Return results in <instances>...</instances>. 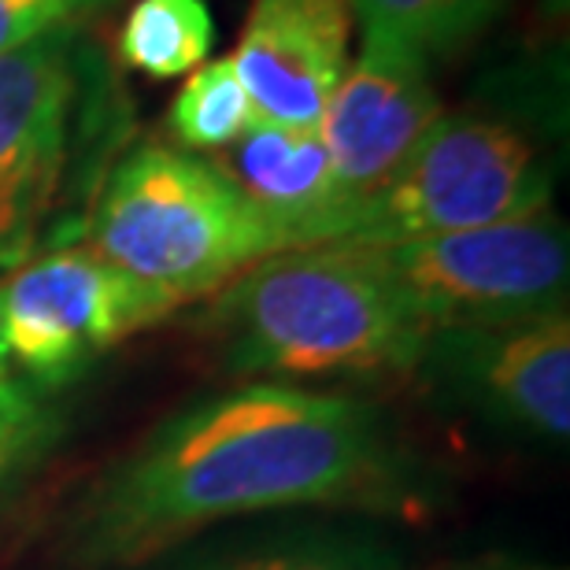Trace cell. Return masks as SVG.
<instances>
[{
    "label": "cell",
    "instance_id": "1",
    "mask_svg": "<svg viewBox=\"0 0 570 570\" xmlns=\"http://www.w3.org/2000/svg\"><path fill=\"white\" fill-rule=\"evenodd\" d=\"M415 452L379 404L245 382L153 426L60 522L67 570H134L215 527L282 511L401 515L423 504Z\"/></svg>",
    "mask_w": 570,
    "mask_h": 570
},
{
    "label": "cell",
    "instance_id": "2",
    "mask_svg": "<svg viewBox=\"0 0 570 570\" xmlns=\"http://www.w3.org/2000/svg\"><path fill=\"white\" fill-rule=\"evenodd\" d=\"M204 330L248 382L401 379L430 330L360 245L285 248L212 293Z\"/></svg>",
    "mask_w": 570,
    "mask_h": 570
},
{
    "label": "cell",
    "instance_id": "3",
    "mask_svg": "<svg viewBox=\"0 0 570 570\" xmlns=\"http://www.w3.org/2000/svg\"><path fill=\"white\" fill-rule=\"evenodd\" d=\"M86 245L178 304L204 301L289 248L282 226L215 159L156 141L130 148L108 170L86 223Z\"/></svg>",
    "mask_w": 570,
    "mask_h": 570
},
{
    "label": "cell",
    "instance_id": "4",
    "mask_svg": "<svg viewBox=\"0 0 570 570\" xmlns=\"http://www.w3.org/2000/svg\"><path fill=\"white\" fill-rule=\"evenodd\" d=\"M111 119L108 60L82 30H60L0 56V278L30 259Z\"/></svg>",
    "mask_w": 570,
    "mask_h": 570
},
{
    "label": "cell",
    "instance_id": "5",
    "mask_svg": "<svg viewBox=\"0 0 570 570\" xmlns=\"http://www.w3.org/2000/svg\"><path fill=\"white\" fill-rule=\"evenodd\" d=\"M552 204V167L527 130L497 116H441L404 164L363 197L337 245H390L493 226Z\"/></svg>",
    "mask_w": 570,
    "mask_h": 570
},
{
    "label": "cell",
    "instance_id": "6",
    "mask_svg": "<svg viewBox=\"0 0 570 570\" xmlns=\"http://www.w3.org/2000/svg\"><path fill=\"white\" fill-rule=\"evenodd\" d=\"M360 248L430 334L567 312L570 242L552 208L474 230Z\"/></svg>",
    "mask_w": 570,
    "mask_h": 570
},
{
    "label": "cell",
    "instance_id": "7",
    "mask_svg": "<svg viewBox=\"0 0 570 570\" xmlns=\"http://www.w3.org/2000/svg\"><path fill=\"white\" fill-rule=\"evenodd\" d=\"M175 296L122 275L86 242L30 256L0 278V334L22 379L56 390L97 356L156 326Z\"/></svg>",
    "mask_w": 570,
    "mask_h": 570
},
{
    "label": "cell",
    "instance_id": "8",
    "mask_svg": "<svg viewBox=\"0 0 570 570\" xmlns=\"http://www.w3.org/2000/svg\"><path fill=\"white\" fill-rule=\"evenodd\" d=\"M419 367L489 423L563 444L570 433V318L549 312L504 326L433 330Z\"/></svg>",
    "mask_w": 570,
    "mask_h": 570
},
{
    "label": "cell",
    "instance_id": "9",
    "mask_svg": "<svg viewBox=\"0 0 570 570\" xmlns=\"http://www.w3.org/2000/svg\"><path fill=\"white\" fill-rule=\"evenodd\" d=\"M438 119L441 100L426 56L385 38H363L318 122L348 215L404 164Z\"/></svg>",
    "mask_w": 570,
    "mask_h": 570
},
{
    "label": "cell",
    "instance_id": "10",
    "mask_svg": "<svg viewBox=\"0 0 570 570\" xmlns=\"http://www.w3.org/2000/svg\"><path fill=\"white\" fill-rule=\"evenodd\" d=\"M352 27V0H253L230 60L256 116L275 127L318 130L348 67Z\"/></svg>",
    "mask_w": 570,
    "mask_h": 570
},
{
    "label": "cell",
    "instance_id": "11",
    "mask_svg": "<svg viewBox=\"0 0 570 570\" xmlns=\"http://www.w3.org/2000/svg\"><path fill=\"white\" fill-rule=\"evenodd\" d=\"M234 186L282 226L289 248L337 245L345 237L348 204L318 130L275 127L259 119L242 141L215 159Z\"/></svg>",
    "mask_w": 570,
    "mask_h": 570
},
{
    "label": "cell",
    "instance_id": "12",
    "mask_svg": "<svg viewBox=\"0 0 570 570\" xmlns=\"http://www.w3.org/2000/svg\"><path fill=\"white\" fill-rule=\"evenodd\" d=\"M134 570H404V560L374 530L323 522L234 541H186Z\"/></svg>",
    "mask_w": 570,
    "mask_h": 570
},
{
    "label": "cell",
    "instance_id": "13",
    "mask_svg": "<svg viewBox=\"0 0 570 570\" xmlns=\"http://www.w3.org/2000/svg\"><path fill=\"white\" fill-rule=\"evenodd\" d=\"M215 45L208 0H134L116 38V60L134 75L167 78L193 75Z\"/></svg>",
    "mask_w": 570,
    "mask_h": 570
},
{
    "label": "cell",
    "instance_id": "14",
    "mask_svg": "<svg viewBox=\"0 0 570 570\" xmlns=\"http://www.w3.org/2000/svg\"><path fill=\"white\" fill-rule=\"evenodd\" d=\"M508 0H352L363 38H385L433 56L460 52L489 30Z\"/></svg>",
    "mask_w": 570,
    "mask_h": 570
},
{
    "label": "cell",
    "instance_id": "15",
    "mask_svg": "<svg viewBox=\"0 0 570 570\" xmlns=\"http://www.w3.org/2000/svg\"><path fill=\"white\" fill-rule=\"evenodd\" d=\"M259 122L256 105L237 75L234 60L200 63L178 89L175 105L167 111V127L186 153L212 156L226 153Z\"/></svg>",
    "mask_w": 570,
    "mask_h": 570
},
{
    "label": "cell",
    "instance_id": "16",
    "mask_svg": "<svg viewBox=\"0 0 570 570\" xmlns=\"http://www.w3.org/2000/svg\"><path fill=\"white\" fill-rule=\"evenodd\" d=\"M63 430L67 419L52 390L16 371L0 374V508L52 460Z\"/></svg>",
    "mask_w": 570,
    "mask_h": 570
},
{
    "label": "cell",
    "instance_id": "17",
    "mask_svg": "<svg viewBox=\"0 0 570 570\" xmlns=\"http://www.w3.org/2000/svg\"><path fill=\"white\" fill-rule=\"evenodd\" d=\"M119 0H0V56L52 38L60 30H82Z\"/></svg>",
    "mask_w": 570,
    "mask_h": 570
},
{
    "label": "cell",
    "instance_id": "18",
    "mask_svg": "<svg viewBox=\"0 0 570 570\" xmlns=\"http://www.w3.org/2000/svg\"><path fill=\"white\" fill-rule=\"evenodd\" d=\"M452 570H563V567L522 560V556H482V560H471V563L452 567Z\"/></svg>",
    "mask_w": 570,
    "mask_h": 570
},
{
    "label": "cell",
    "instance_id": "19",
    "mask_svg": "<svg viewBox=\"0 0 570 570\" xmlns=\"http://www.w3.org/2000/svg\"><path fill=\"white\" fill-rule=\"evenodd\" d=\"M11 371V363H8V348H4V334H0V374Z\"/></svg>",
    "mask_w": 570,
    "mask_h": 570
},
{
    "label": "cell",
    "instance_id": "20",
    "mask_svg": "<svg viewBox=\"0 0 570 570\" xmlns=\"http://www.w3.org/2000/svg\"><path fill=\"white\" fill-rule=\"evenodd\" d=\"M549 8H552V11H563V8H567V0H549Z\"/></svg>",
    "mask_w": 570,
    "mask_h": 570
}]
</instances>
